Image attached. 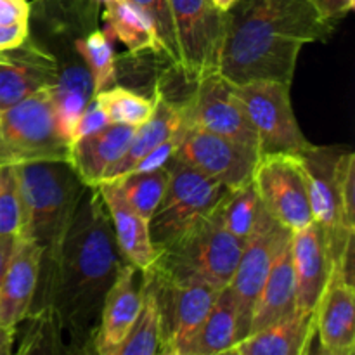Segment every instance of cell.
Listing matches in <instances>:
<instances>
[{"mask_svg": "<svg viewBox=\"0 0 355 355\" xmlns=\"http://www.w3.org/2000/svg\"><path fill=\"white\" fill-rule=\"evenodd\" d=\"M291 238V231L274 220L262 207L255 229L245 241L238 267L234 270L229 290L234 298L236 321H238V342L250 331V321L260 290L267 279L274 259L281 246Z\"/></svg>", "mask_w": 355, "mask_h": 355, "instance_id": "7c38bea8", "label": "cell"}, {"mask_svg": "<svg viewBox=\"0 0 355 355\" xmlns=\"http://www.w3.org/2000/svg\"><path fill=\"white\" fill-rule=\"evenodd\" d=\"M175 158L232 189L252 180L259 151L222 135L184 125L182 142Z\"/></svg>", "mask_w": 355, "mask_h": 355, "instance_id": "5bb4252c", "label": "cell"}, {"mask_svg": "<svg viewBox=\"0 0 355 355\" xmlns=\"http://www.w3.org/2000/svg\"><path fill=\"white\" fill-rule=\"evenodd\" d=\"M315 335L326 355H354L355 352V290L331 266L326 290L314 315Z\"/></svg>", "mask_w": 355, "mask_h": 355, "instance_id": "e0dca14e", "label": "cell"}, {"mask_svg": "<svg viewBox=\"0 0 355 355\" xmlns=\"http://www.w3.org/2000/svg\"><path fill=\"white\" fill-rule=\"evenodd\" d=\"M234 87L259 139V156L286 153L300 155L311 148L290 99V83L277 80H253Z\"/></svg>", "mask_w": 355, "mask_h": 355, "instance_id": "52a82bcc", "label": "cell"}, {"mask_svg": "<svg viewBox=\"0 0 355 355\" xmlns=\"http://www.w3.org/2000/svg\"><path fill=\"white\" fill-rule=\"evenodd\" d=\"M252 182L267 214L288 231H300L312 222L304 168L297 155H260Z\"/></svg>", "mask_w": 355, "mask_h": 355, "instance_id": "9c48e42d", "label": "cell"}, {"mask_svg": "<svg viewBox=\"0 0 355 355\" xmlns=\"http://www.w3.org/2000/svg\"><path fill=\"white\" fill-rule=\"evenodd\" d=\"M30 3L26 0H0V24H28Z\"/></svg>", "mask_w": 355, "mask_h": 355, "instance_id": "74e56055", "label": "cell"}, {"mask_svg": "<svg viewBox=\"0 0 355 355\" xmlns=\"http://www.w3.org/2000/svg\"><path fill=\"white\" fill-rule=\"evenodd\" d=\"M14 333H16V328L0 324V355H9L12 352Z\"/></svg>", "mask_w": 355, "mask_h": 355, "instance_id": "60d3db41", "label": "cell"}, {"mask_svg": "<svg viewBox=\"0 0 355 355\" xmlns=\"http://www.w3.org/2000/svg\"><path fill=\"white\" fill-rule=\"evenodd\" d=\"M28 38V24H0V52L17 47Z\"/></svg>", "mask_w": 355, "mask_h": 355, "instance_id": "f35d334b", "label": "cell"}, {"mask_svg": "<svg viewBox=\"0 0 355 355\" xmlns=\"http://www.w3.org/2000/svg\"><path fill=\"white\" fill-rule=\"evenodd\" d=\"M21 198V238L54 252L64 236L85 184L69 159H26L14 163Z\"/></svg>", "mask_w": 355, "mask_h": 355, "instance_id": "3957f363", "label": "cell"}, {"mask_svg": "<svg viewBox=\"0 0 355 355\" xmlns=\"http://www.w3.org/2000/svg\"><path fill=\"white\" fill-rule=\"evenodd\" d=\"M123 263L99 187L85 186L59 245L42 255L30 312L54 319L69 350L89 352L103 302Z\"/></svg>", "mask_w": 355, "mask_h": 355, "instance_id": "6da1fadb", "label": "cell"}, {"mask_svg": "<svg viewBox=\"0 0 355 355\" xmlns=\"http://www.w3.org/2000/svg\"><path fill=\"white\" fill-rule=\"evenodd\" d=\"M211 2H214V6L217 7V9H220L222 12H225V10L231 9L238 0H211Z\"/></svg>", "mask_w": 355, "mask_h": 355, "instance_id": "b9f144b4", "label": "cell"}, {"mask_svg": "<svg viewBox=\"0 0 355 355\" xmlns=\"http://www.w3.org/2000/svg\"><path fill=\"white\" fill-rule=\"evenodd\" d=\"M75 49L92 76L94 92L97 94L116 85V59H114L111 37L96 28L83 37L76 38Z\"/></svg>", "mask_w": 355, "mask_h": 355, "instance_id": "f1b7e54d", "label": "cell"}, {"mask_svg": "<svg viewBox=\"0 0 355 355\" xmlns=\"http://www.w3.org/2000/svg\"><path fill=\"white\" fill-rule=\"evenodd\" d=\"M141 311L123 342L113 355H158L162 342V314L158 304L156 281L148 270H142Z\"/></svg>", "mask_w": 355, "mask_h": 355, "instance_id": "484cf974", "label": "cell"}, {"mask_svg": "<svg viewBox=\"0 0 355 355\" xmlns=\"http://www.w3.org/2000/svg\"><path fill=\"white\" fill-rule=\"evenodd\" d=\"M312 2L319 16L331 26H335L336 21L343 19L355 6V0H312Z\"/></svg>", "mask_w": 355, "mask_h": 355, "instance_id": "8d00e7d4", "label": "cell"}, {"mask_svg": "<svg viewBox=\"0 0 355 355\" xmlns=\"http://www.w3.org/2000/svg\"><path fill=\"white\" fill-rule=\"evenodd\" d=\"M333 26L312 0H238L224 12L218 73L232 85L293 80L304 45L324 42Z\"/></svg>", "mask_w": 355, "mask_h": 355, "instance_id": "7a4b0ae2", "label": "cell"}, {"mask_svg": "<svg viewBox=\"0 0 355 355\" xmlns=\"http://www.w3.org/2000/svg\"><path fill=\"white\" fill-rule=\"evenodd\" d=\"M262 203L259 200L253 182L225 191L224 196L215 207V214L220 218L225 231L231 232L241 241H246L259 222Z\"/></svg>", "mask_w": 355, "mask_h": 355, "instance_id": "83f0119b", "label": "cell"}, {"mask_svg": "<svg viewBox=\"0 0 355 355\" xmlns=\"http://www.w3.org/2000/svg\"><path fill=\"white\" fill-rule=\"evenodd\" d=\"M182 135H184V125L175 135H172L170 139L163 141L162 144L156 146L155 149H151V151H149L148 155H146L144 158H142L141 162H139L128 173L151 172V170H158V168H163V166H166V163L175 156L177 149H179L180 142H182ZM125 175H127V173H125Z\"/></svg>", "mask_w": 355, "mask_h": 355, "instance_id": "e575fe53", "label": "cell"}, {"mask_svg": "<svg viewBox=\"0 0 355 355\" xmlns=\"http://www.w3.org/2000/svg\"><path fill=\"white\" fill-rule=\"evenodd\" d=\"M148 272L155 277L158 288L162 314L159 354L186 355L220 290L200 277L168 281L159 279L151 270Z\"/></svg>", "mask_w": 355, "mask_h": 355, "instance_id": "8fae6325", "label": "cell"}, {"mask_svg": "<svg viewBox=\"0 0 355 355\" xmlns=\"http://www.w3.org/2000/svg\"><path fill=\"white\" fill-rule=\"evenodd\" d=\"M238 342L236 307L229 286L217 293L207 319L191 342L186 355H220Z\"/></svg>", "mask_w": 355, "mask_h": 355, "instance_id": "4316f807", "label": "cell"}, {"mask_svg": "<svg viewBox=\"0 0 355 355\" xmlns=\"http://www.w3.org/2000/svg\"><path fill=\"white\" fill-rule=\"evenodd\" d=\"M116 180L127 203L144 220L149 222L165 194L166 184H168V170L163 166L151 172H134Z\"/></svg>", "mask_w": 355, "mask_h": 355, "instance_id": "4dcf8cb0", "label": "cell"}, {"mask_svg": "<svg viewBox=\"0 0 355 355\" xmlns=\"http://www.w3.org/2000/svg\"><path fill=\"white\" fill-rule=\"evenodd\" d=\"M243 248L245 241L225 231L214 208L186 234L158 250L148 270L168 281L200 277L222 290L231 283Z\"/></svg>", "mask_w": 355, "mask_h": 355, "instance_id": "277c9868", "label": "cell"}, {"mask_svg": "<svg viewBox=\"0 0 355 355\" xmlns=\"http://www.w3.org/2000/svg\"><path fill=\"white\" fill-rule=\"evenodd\" d=\"M134 130L130 125L110 123L69 146V163L85 186L101 182L106 170L125 155Z\"/></svg>", "mask_w": 355, "mask_h": 355, "instance_id": "44dd1931", "label": "cell"}, {"mask_svg": "<svg viewBox=\"0 0 355 355\" xmlns=\"http://www.w3.org/2000/svg\"><path fill=\"white\" fill-rule=\"evenodd\" d=\"M94 99L106 111L111 123H123L130 127H139L153 114L158 101V94L153 97H144L127 87L113 85L106 90H101Z\"/></svg>", "mask_w": 355, "mask_h": 355, "instance_id": "f546056e", "label": "cell"}, {"mask_svg": "<svg viewBox=\"0 0 355 355\" xmlns=\"http://www.w3.org/2000/svg\"><path fill=\"white\" fill-rule=\"evenodd\" d=\"M135 3L139 9L144 10L151 21L155 23L156 31L159 35V40L163 44L165 58L173 64V68L180 73V55L179 45L175 38V28H173L172 12H170L168 0H128Z\"/></svg>", "mask_w": 355, "mask_h": 355, "instance_id": "d6a6232c", "label": "cell"}, {"mask_svg": "<svg viewBox=\"0 0 355 355\" xmlns=\"http://www.w3.org/2000/svg\"><path fill=\"white\" fill-rule=\"evenodd\" d=\"M58 62L51 52L28 37L17 47L0 52V111L37 90L52 87Z\"/></svg>", "mask_w": 355, "mask_h": 355, "instance_id": "2e32d148", "label": "cell"}, {"mask_svg": "<svg viewBox=\"0 0 355 355\" xmlns=\"http://www.w3.org/2000/svg\"><path fill=\"white\" fill-rule=\"evenodd\" d=\"M342 153L343 149L338 148L312 144L304 153L297 155L304 168L312 220L324 231L331 262H335L340 255L349 236L355 234L347 231L342 224L338 201V162Z\"/></svg>", "mask_w": 355, "mask_h": 355, "instance_id": "4fadbf2b", "label": "cell"}, {"mask_svg": "<svg viewBox=\"0 0 355 355\" xmlns=\"http://www.w3.org/2000/svg\"><path fill=\"white\" fill-rule=\"evenodd\" d=\"M156 94H158V101H156V107L153 111V114L144 123L135 127L134 135H132L130 144H128L125 155L114 165H111L106 170L101 182L116 180L120 177H123L151 149H155L156 146L162 144L163 141L170 139L172 135H175L182 128L184 114L180 103H173V101L166 99L159 90H156Z\"/></svg>", "mask_w": 355, "mask_h": 355, "instance_id": "603a6c76", "label": "cell"}, {"mask_svg": "<svg viewBox=\"0 0 355 355\" xmlns=\"http://www.w3.org/2000/svg\"><path fill=\"white\" fill-rule=\"evenodd\" d=\"M168 184L158 208L149 218V236L156 252L186 234L196 222L207 217L227 187L207 173L173 156L166 163Z\"/></svg>", "mask_w": 355, "mask_h": 355, "instance_id": "5b68a950", "label": "cell"}, {"mask_svg": "<svg viewBox=\"0 0 355 355\" xmlns=\"http://www.w3.org/2000/svg\"><path fill=\"white\" fill-rule=\"evenodd\" d=\"M291 262L295 276V309L302 315H315L319 300L331 276L326 234L314 220L291 232Z\"/></svg>", "mask_w": 355, "mask_h": 355, "instance_id": "9a60e30c", "label": "cell"}, {"mask_svg": "<svg viewBox=\"0 0 355 355\" xmlns=\"http://www.w3.org/2000/svg\"><path fill=\"white\" fill-rule=\"evenodd\" d=\"M51 89L0 111V162L69 159V142L59 134Z\"/></svg>", "mask_w": 355, "mask_h": 355, "instance_id": "8992f818", "label": "cell"}, {"mask_svg": "<svg viewBox=\"0 0 355 355\" xmlns=\"http://www.w3.org/2000/svg\"><path fill=\"white\" fill-rule=\"evenodd\" d=\"M295 309V276L291 262V238L281 246L260 290L252 312L250 331H257L288 318Z\"/></svg>", "mask_w": 355, "mask_h": 355, "instance_id": "cb8c5ba5", "label": "cell"}, {"mask_svg": "<svg viewBox=\"0 0 355 355\" xmlns=\"http://www.w3.org/2000/svg\"><path fill=\"white\" fill-rule=\"evenodd\" d=\"M104 33L111 38H118L132 55L141 52L163 54V44L156 31L151 17L128 0H111L104 3Z\"/></svg>", "mask_w": 355, "mask_h": 355, "instance_id": "d4e9b609", "label": "cell"}, {"mask_svg": "<svg viewBox=\"0 0 355 355\" xmlns=\"http://www.w3.org/2000/svg\"><path fill=\"white\" fill-rule=\"evenodd\" d=\"M139 269L125 262L101 307L99 322L92 338V350L99 355H113L130 331L141 311V288L135 284Z\"/></svg>", "mask_w": 355, "mask_h": 355, "instance_id": "ac0fdd59", "label": "cell"}, {"mask_svg": "<svg viewBox=\"0 0 355 355\" xmlns=\"http://www.w3.org/2000/svg\"><path fill=\"white\" fill-rule=\"evenodd\" d=\"M16 238L17 236L0 234V283H2V277L3 274H6L7 266H9V260H10V255H12Z\"/></svg>", "mask_w": 355, "mask_h": 355, "instance_id": "ab89813d", "label": "cell"}, {"mask_svg": "<svg viewBox=\"0 0 355 355\" xmlns=\"http://www.w3.org/2000/svg\"><path fill=\"white\" fill-rule=\"evenodd\" d=\"M180 55V73L189 82L218 71L224 12L211 0H168Z\"/></svg>", "mask_w": 355, "mask_h": 355, "instance_id": "30bf717a", "label": "cell"}, {"mask_svg": "<svg viewBox=\"0 0 355 355\" xmlns=\"http://www.w3.org/2000/svg\"><path fill=\"white\" fill-rule=\"evenodd\" d=\"M111 218L114 241L125 262L139 270H148L156 260V248L149 236V222L144 220L123 198L118 180L97 184Z\"/></svg>", "mask_w": 355, "mask_h": 355, "instance_id": "ffe728a7", "label": "cell"}, {"mask_svg": "<svg viewBox=\"0 0 355 355\" xmlns=\"http://www.w3.org/2000/svg\"><path fill=\"white\" fill-rule=\"evenodd\" d=\"M21 229V198L14 163L0 162V234L17 236Z\"/></svg>", "mask_w": 355, "mask_h": 355, "instance_id": "1f68e13d", "label": "cell"}, {"mask_svg": "<svg viewBox=\"0 0 355 355\" xmlns=\"http://www.w3.org/2000/svg\"><path fill=\"white\" fill-rule=\"evenodd\" d=\"M110 123L111 121H110V118H107L106 111L101 107V104L97 103L96 99H92L89 104H87L85 110L82 111V114H80L75 128H73L71 144L75 141H78V139L87 137V135L96 134V132L103 130V128L107 127Z\"/></svg>", "mask_w": 355, "mask_h": 355, "instance_id": "d590c367", "label": "cell"}, {"mask_svg": "<svg viewBox=\"0 0 355 355\" xmlns=\"http://www.w3.org/2000/svg\"><path fill=\"white\" fill-rule=\"evenodd\" d=\"M355 155L343 151L338 162V201L342 224L347 231L355 232Z\"/></svg>", "mask_w": 355, "mask_h": 355, "instance_id": "836d02e7", "label": "cell"}, {"mask_svg": "<svg viewBox=\"0 0 355 355\" xmlns=\"http://www.w3.org/2000/svg\"><path fill=\"white\" fill-rule=\"evenodd\" d=\"M315 335L314 315L298 314L248 333L236 342L225 354L229 355H304L311 352V343Z\"/></svg>", "mask_w": 355, "mask_h": 355, "instance_id": "7402d4cb", "label": "cell"}, {"mask_svg": "<svg viewBox=\"0 0 355 355\" xmlns=\"http://www.w3.org/2000/svg\"><path fill=\"white\" fill-rule=\"evenodd\" d=\"M194 92L182 106L184 125L222 135L259 151L257 132L234 87L218 71L207 73L194 82Z\"/></svg>", "mask_w": 355, "mask_h": 355, "instance_id": "ba28073f", "label": "cell"}, {"mask_svg": "<svg viewBox=\"0 0 355 355\" xmlns=\"http://www.w3.org/2000/svg\"><path fill=\"white\" fill-rule=\"evenodd\" d=\"M42 248L17 236L9 266L0 283V324L16 328L26 319L38 286Z\"/></svg>", "mask_w": 355, "mask_h": 355, "instance_id": "d6986e66", "label": "cell"}]
</instances>
